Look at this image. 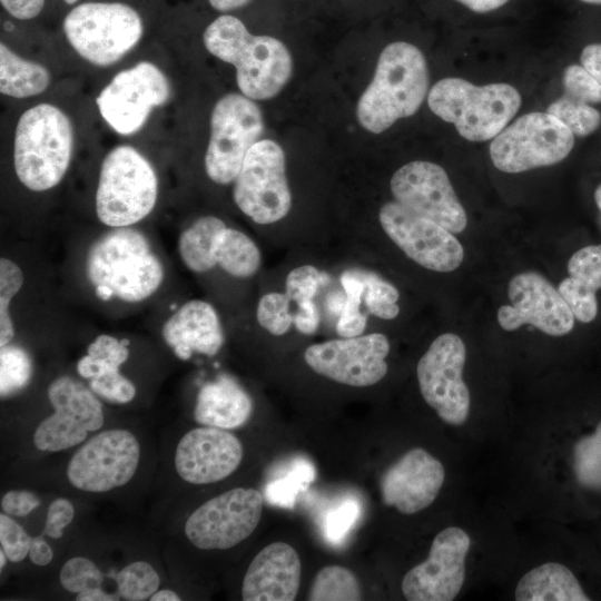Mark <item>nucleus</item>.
I'll return each mask as SVG.
<instances>
[{
    "label": "nucleus",
    "mask_w": 601,
    "mask_h": 601,
    "mask_svg": "<svg viewBox=\"0 0 601 601\" xmlns=\"http://www.w3.org/2000/svg\"><path fill=\"white\" fill-rule=\"evenodd\" d=\"M86 277L101 300L139 303L162 284L164 266L147 237L138 229L112 228L89 248Z\"/></svg>",
    "instance_id": "obj_1"
},
{
    "label": "nucleus",
    "mask_w": 601,
    "mask_h": 601,
    "mask_svg": "<svg viewBox=\"0 0 601 601\" xmlns=\"http://www.w3.org/2000/svg\"><path fill=\"white\" fill-rule=\"evenodd\" d=\"M206 49L236 69L242 93L264 100L276 96L292 75V57L286 46L269 36H254L236 17L223 14L205 29Z\"/></svg>",
    "instance_id": "obj_2"
},
{
    "label": "nucleus",
    "mask_w": 601,
    "mask_h": 601,
    "mask_svg": "<svg viewBox=\"0 0 601 601\" xmlns=\"http://www.w3.org/2000/svg\"><path fill=\"white\" fill-rule=\"evenodd\" d=\"M427 90L428 70L421 50L405 41L392 42L381 52L373 80L358 100L357 119L366 130L383 132L414 115Z\"/></svg>",
    "instance_id": "obj_3"
},
{
    "label": "nucleus",
    "mask_w": 601,
    "mask_h": 601,
    "mask_svg": "<svg viewBox=\"0 0 601 601\" xmlns=\"http://www.w3.org/2000/svg\"><path fill=\"white\" fill-rule=\"evenodd\" d=\"M73 150V128L58 107L40 104L19 118L13 141V166L20 183L46 191L65 177Z\"/></svg>",
    "instance_id": "obj_4"
},
{
    "label": "nucleus",
    "mask_w": 601,
    "mask_h": 601,
    "mask_svg": "<svg viewBox=\"0 0 601 601\" xmlns=\"http://www.w3.org/2000/svg\"><path fill=\"white\" fill-rule=\"evenodd\" d=\"M522 99L511 85L476 86L462 78H443L430 90L434 115L455 126L466 140L485 141L497 136L515 116Z\"/></svg>",
    "instance_id": "obj_5"
},
{
    "label": "nucleus",
    "mask_w": 601,
    "mask_h": 601,
    "mask_svg": "<svg viewBox=\"0 0 601 601\" xmlns=\"http://www.w3.org/2000/svg\"><path fill=\"white\" fill-rule=\"evenodd\" d=\"M158 197L150 162L131 146H117L104 158L96 191V214L104 225L129 227L147 217Z\"/></svg>",
    "instance_id": "obj_6"
},
{
    "label": "nucleus",
    "mask_w": 601,
    "mask_h": 601,
    "mask_svg": "<svg viewBox=\"0 0 601 601\" xmlns=\"http://www.w3.org/2000/svg\"><path fill=\"white\" fill-rule=\"evenodd\" d=\"M68 42L85 60L107 67L120 60L140 40L144 31L139 13L120 2H86L75 7L63 20Z\"/></svg>",
    "instance_id": "obj_7"
},
{
    "label": "nucleus",
    "mask_w": 601,
    "mask_h": 601,
    "mask_svg": "<svg viewBox=\"0 0 601 601\" xmlns=\"http://www.w3.org/2000/svg\"><path fill=\"white\" fill-rule=\"evenodd\" d=\"M573 146L574 135L558 118L533 111L494 137L490 156L495 168L515 174L560 162Z\"/></svg>",
    "instance_id": "obj_8"
},
{
    "label": "nucleus",
    "mask_w": 601,
    "mask_h": 601,
    "mask_svg": "<svg viewBox=\"0 0 601 601\" xmlns=\"http://www.w3.org/2000/svg\"><path fill=\"white\" fill-rule=\"evenodd\" d=\"M466 347L454 333L439 335L420 358L416 377L421 395L439 418L463 427L471 415V393L463 378Z\"/></svg>",
    "instance_id": "obj_9"
},
{
    "label": "nucleus",
    "mask_w": 601,
    "mask_h": 601,
    "mask_svg": "<svg viewBox=\"0 0 601 601\" xmlns=\"http://www.w3.org/2000/svg\"><path fill=\"white\" fill-rule=\"evenodd\" d=\"M264 131L260 109L248 97L228 93L215 105L205 155L207 176L216 184L235 181L248 150Z\"/></svg>",
    "instance_id": "obj_10"
},
{
    "label": "nucleus",
    "mask_w": 601,
    "mask_h": 601,
    "mask_svg": "<svg viewBox=\"0 0 601 601\" xmlns=\"http://www.w3.org/2000/svg\"><path fill=\"white\" fill-rule=\"evenodd\" d=\"M234 201L253 221L268 225L283 219L292 207L283 148L258 140L247 152L234 181Z\"/></svg>",
    "instance_id": "obj_11"
},
{
    "label": "nucleus",
    "mask_w": 601,
    "mask_h": 601,
    "mask_svg": "<svg viewBox=\"0 0 601 601\" xmlns=\"http://www.w3.org/2000/svg\"><path fill=\"white\" fill-rule=\"evenodd\" d=\"M263 509L264 497L258 490L231 489L197 508L185 523V534L197 549L227 550L255 531Z\"/></svg>",
    "instance_id": "obj_12"
},
{
    "label": "nucleus",
    "mask_w": 601,
    "mask_h": 601,
    "mask_svg": "<svg viewBox=\"0 0 601 601\" xmlns=\"http://www.w3.org/2000/svg\"><path fill=\"white\" fill-rule=\"evenodd\" d=\"M472 548L470 533L446 526L433 539L427 558L403 577L401 589L408 601H452L462 591Z\"/></svg>",
    "instance_id": "obj_13"
},
{
    "label": "nucleus",
    "mask_w": 601,
    "mask_h": 601,
    "mask_svg": "<svg viewBox=\"0 0 601 601\" xmlns=\"http://www.w3.org/2000/svg\"><path fill=\"white\" fill-rule=\"evenodd\" d=\"M170 96L167 77L154 63L141 61L118 72L100 91L96 104L105 121L120 135H132L155 107Z\"/></svg>",
    "instance_id": "obj_14"
},
{
    "label": "nucleus",
    "mask_w": 601,
    "mask_h": 601,
    "mask_svg": "<svg viewBox=\"0 0 601 601\" xmlns=\"http://www.w3.org/2000/svg\"><path fill=\"white\" fill-rule=\"evenodd\" d=\"M140 460L136 436L122 428L102 431L88 440L70 459L67 477L85 492L100 493L127 484Z\"/></svg>",
    "instance_id": "obj_15"
},
{
    "label": "nucleus",
    "mask_w": 601,
    "mask_h": 601,
    "mask_svg": "<svg viewBox=\"0 0 601 601\" xmlns=\"http://www.w3.org/2000/svg\"><path fill=\"white\" fill-rule=\"evenodd\" d=\"M47 395L55 412L35 431L33 443L38 450H67L83 442L90 432L102 427V405L95 393L79 381L60 376L49 385Z\"/></svg>",
    "instance_id": "obj_16"
},
{
    "label": "nucleus",
    "mask_w": 601,
    "mask_h": 601,
    "mask_svg": "<svg viewBox=\"0 0 601 601\" xmlns=\"http://www.w3.org/2000/svg\"><path fill=\"white\" fill-rule=\"evenodd\" d=\"M378 219L392 242L422 267L449 273L462 264L464 249L453 233L400 203L384 204Z\"/></svg>",
    "instance_id": "obj_17"
},
{
    "label": "nucleus",
    "mask_w": 601,
    "mask_h": 601,
    "mask_svg": "<svg viewBox=\"0 0 601 601\" xmlns=\"http://www.w3.org/2000/svg\"><path fill=\"white\" fill-rule=\"evenodd\" d=\"M390 342L384 334L329 339L308 346L304 358L317 374L334 382L365 387L384 378Z\"/></svg>",
    "instance_id": "obj_18"
},
{
    "label": "nucleus",
    "mask_w": 601,
    "mask_h": 601,
    "mask_svg": "<svg viewBox=\"0 0 601 601\" xmlns=\"http://www.w3.org/2000/svg\"><path fill=\"white\" fill-rule=\"evenodd\" d=\"M391 190L397 203L453 234L467 225L446 171L437 164L415 160L397 169L391 178Z\"/></svg>",
    "instance_id": "obj_19"
},
{
    "label": "nucleus",
    "mask_w": 601,
    "mask_h": 601,
    "mask_svg": "<svg viewBox=\"0 0 601 601\" xmlns=\"http://www.w3.org/2000/svg\"><path fill=\"white\" fill-rule=\"evenodd\" d=\"M511 305L497 309V322L505 331H515L530 324L539 331L562 336L574 326V316L568 304L549 280L535 272L513 276L508 286Z\"/></svg>",
    "instance_id": "obj_20"
},
{
    "label": "nucleus",
    "mask_w": 601,
    "mask_h": 601,
    "mask_svg": "<svg viewBox=\"0 0 601 601\" xmlns=\"http://www.w3.org/2000/svg\"><path fill=\"white\" fill-rule=\"evenodd\" d=\"M444 481L443 463L423 447H412L383 473L381 497L386 506L413 515L435 501Z\"/></svg>",
    "instance_id": "obj_21"
},
{
    "label": "nucleus",
    "mask_w": 601,
    "mask_h": 601,
    "mask_svg": "<svg viewBox=\"0 0 601 601\" xmlns=\"http://www.w3.org/2000/svg\"><path fill=\"white\" fill-rule=\"evenodd\" d=\"M243 454L240 441L225 428L196 427L178 442L175 469L180 479L188 483H215L237 470Z\"/></svg>",
    "instance_id": "obj_22"
},
{
    "label": "nucleus",
    "mask_w": 601,
    "mask_h": 601,
    "mask_svg": "<svg viewBox=\"0 0 601 601\" xmlns=\"http://www.w3.org/2000/svg\"><path fill=\"white\" fill-rule=\"evenodd\" d=\"M300 583V560L285 542L265 546L250 562L242 585L245 601H293Z\"/></svg>",
    "instance_id": "obj_23"
},
{
    "label": "nucleus",
    "mask_w": 601,
    "mask_h": 601,
    "mask_svg": "<svg viewBox=\"0 0 601 601\" xmlns=\"http://www.w3.org/2000/svg\"><path fill=\"white\" fill-rule=\"evenodd\" d=\"M161 335L175 355L187 361L194 353L216 355L224 333L216 309L207 302L191 299L180 306L164 324Z\"/></svg>",
    "instance_id": "obj_24"
},
{
    "label": "nucleus",
    "mask_w": 601,
    "mask_h": 601,
    "mask_svg": "<svg viewBox=\"0 0 601 601\" xmlns=\"http://www.w3.org/2000/svg\"><path fill=\"white\" fill-rule=\"evenodd\" d=\"M253 412L249 394L229 375H219L198 391L194 417L197 423L230 430L244 425Z\"/></svg>",
    "instance_id": "obj_25"
},
{
    "label": "nucleus",
    "mask_w": 601,
    "mask_h": 601,
    "mask_svg": "<svg viewBox=\"0 0 601 601\" xmlns=\"http://www.w3.org/2000/svg\"><path fill=\"white\" fill-rule=\"evenodd\" d=\"M518 601L590 600L573 572L560 562H545L529 570L514 589Z\"/></svg>",
    "instance_id": "obj_26"
},
{
    "label": "nucleus",
    "mask_w": 601,
    "mask_h": 601,
    "mask_svg": "<svg viewBox=\"0 0 601 601\" xmlns=\"http://www.w3.org/2000/svg\"><path fill=\"white\" fill-rule=\"evenodd\" d=\"M226 228L220 218L203 216L180 234L178 252L189 270L206 273L217 265V253Z\"/></svg>",
    "instance_id": "obj_27"
},
{
    "label": "nucleus",
    "mask_w": 601,
    "mask_h": 601,
    "mask_svg": "<svg viewBox=\"0 0 601 601\" xmlns=\"http://www.w3.org/2000/svg\"><path fill=\"white\" fill-rule=\"evenodd\" d=\"M50 83L46 67L26 60L0 43V91L13 98H28L43 92Z\"/></svg>",
    "instance_id": "obj_28"
},
{
    "label": "nucleus",
    "mask_w": 601,
    "mask_h": 601,
    "mask_svg": "<svg viewBox=\"0 0 601 601\" xmlns=\"http://www.w3.org/2000/svg\"><path fill=\"white\" fill-rule=\"evenodd\" d=\"M262 264V255L255 242L240 230L227 227L217 253V265L236 278L254 276Z\"/></svg>",
    "instance_id": "obj_29"
},
{
    "label": "nucleus",
    "mask_w": 601,
    "mask_h": 601,
    "mask_svg": "<svg viewBox=\"0 0 601 601\" xmlns=\"http://www.w3.org/2000/svg\"><path fill=\"white\" fill-rule=\"evenodd\" d=\"M128 339L108 334L98 335L87 347V354L77 363L78 374L91 380L109 370L120 368L128 359Z\"/></svg>",
    "instance_id": "obj_30"
},
{
    "label": "nucleus",
    "mask_w": 601,
    "mask_h": 601,
    "mask_svg": "<svg viewBox=\"0 0 601 601\" xmlns=\"http://www.w3.org/2000/svg\"><path fill=\"white\" fill-rule=\"evenodd\" d=\"M362 599L361 584L356 575L341 565L321 569L308 592L312 601H357Z\"/></svg>",
    "instance_id": "obj_31"
},
{
    "label": "nucleus",
    "mask_w": 601,
    "mask_h": 601,
    "mask_svg": "<svg viewBox=\"0 0 601 601\" xmlns=\"http://www.w3.org/2000/svg\"><path fill=\"white\" fill-rule=\"evenodd\" d=\"M571 467L579 485L601 491V422L574 443Z\"/></svg>",
    "instance_id": "obj_32"
},
{
    "label": "nucleus",
    "mask_w": 601,
    "mask_h": 601,
    "mask_svg": "<svg viewBox=\"0 0 601 601\" xmlns=\"http://www.w3.org/2000/svg\"><path fill=\"white\" fill-rule=\"evenodd\" d=\"M347 272L362 283L368 313L382 319H393L398 315L400 294L394 285L371 270L351 268Z\"/></svg>",
    "instance_id": "obj_33"
},
{
    "label": "nucleus",
    "mask_w": 601,
    "mask_h": 601,
    "mask_svg": "<svg viewBox=\"0 0 601 601\" xmlns=\"http://www.w3.org/2000/svg\"><path fill=\"white\" fill-rule=\"evenodd\" d=\"M117 594L127 601H144L158 590L160 578L146 561H135L122 568L115 577Z\"/></svg>",
    "instance_id": "obj_34"
},
{
    "label": "nucleus",
    "mask_w": 601,
    "mask_h": 601,
    "mask_svg": "<svg viewBox=\"0 0 601 601\" xmlns=\"http://www.w3.org/2000/svg\"><path fill=\"white\" fill-rule=\"evenodd\" d=\"M339 280L345 290V299L336 323V332L341 337L359 336L367 323L366 315L359 309L364 287L347 269L342 273Z\"/></svg>",
    "instance_id": "obj_35"
},
{
    "label": "nucleus",
    "mask_w": 601,
    "mask_h": 601,
    "mask_svg": "<svg viewBox=\"0 0 601 601\" xmlns=\"http://www.w3.org/2000/svg\"><path fill=\"white\" fill-rule=\"evenodd\" d=\"M548 112L577 136H588L601 124V115L595 108L565 95L552 102L548 107Z\"/></svg>",
    "instance_id": "obj_36"
},
{
    "label": "nucleus",
    "mask_w": 601,
    "mask_h": 601,
    "mask_svg": "<svg viewBox=\"0 0 601 601\" xmlns=\"http://www.w3.org/2000/svg\"><path fill=\"white\" fill-rule=\"evenodd\" d=\"M29 354L18 345H6L0 351V394L9 396L22 390L31 380Z\"/></svg>",
    "instance_id": "obj_37"
},
{
    "label": "nucleus",
    "mask_w": 601,
    "mask_h": 601,
    "mask_svg": "<svg viewBox=\"0 0 601 601\" xmlns=\"http://www.w3.org/2000/svg\"><path fill=\"white\" fill-rule=\"evenodd\" d=\"M23 285V273L12 260L0 258V347L8 345L14 336V325L10 316L11 299Z\"/></svg>",
    "instance_id": "obj_38"
},
{
    "label": "nucleus",
    "mask_w": 601,
    "mask_h": 601,
    "mask_svg": "<svg viewBox=\"0 0 601 601\" xmlns=\"http://www.w3.org/2000/svg\"><path fill=\"white\" fill-rule=\"evenodd\" d=\"M290 299L278 292L267 293L259 299L256 309L258 324L275 336L286 334L293 324Z\"/></svg>",
    "instance_id": "obj_39"
},
{
    "label": "nucleus",
    "mask_w": 601,
    "mask_h": 601,
    "mask_svg": "<svg viewBox=\"0 0 601 601\" xmlns=\"http://www.w3.org/2000/svg\"><path fill=\"white\" fill-rule=\"evenodd\" d=\"M575 319L581 323L592 322L598 314L597 289L584 282L569 276L558 288Z\"/></svg>",
    "instance_id": "obj_40"
},
{
    "label": "nucleus",
    "mask_w": 601,
    "mask_h": 601,
    "mask_svg": "<svg viewBox=\"0 0 601 601\" xmlns=\"http://www.w3.org/2000/svg\"><path fill=\"white\" fill-rule=\"evenodd\" d=\"M102 573L89 559L75 556L61 568L59 580L65 590L78 594L88 589L100 588Z\"/></svg>",
    "instance_id": "obj_41"
},
{
    "label": "nucleus",
    "mask_w": 601,
    "mask_h": 601,
    "mask_svg": "<svg viewBox=\"0 0 601 601\" xmlns=\"http://www.w3.org/2000/svg\"><path fill=\"white\" fill-rule=\"evenodd\" d=\"M329 282L327 273L318 270L313 265H303L292 269L285 282V294L296 304L312 300L319 286Z\"/></svg>",
    "instance_id": "obj_42"
},
{
    "label": "nucleus",
    "mask_w": 601,
    "mask_h": 601,
    "mask_svg": "<svg viewBox=\"0 0 601 601\" xmlns=\"http://www.w3.org/2000/svg\"><path fill=\"white\" fill-rule=\"evenodd\" d=\"M565 96L587 104L601 102V83L582 66L570 65L563 72Z\"/></svg>",
    "instance_id": "obj_43"
},
{
    "label": "nucleus",
    "mask_w": 601,
    "mask_h": 601,
    "mask_svg": "<svg viewBox=\"0 0 601 601\" xmlns=\"http://www.w3.org/2000/svg\"><path fill=\"white\" fill-rule=\"evenodd\" d=\"M90 390L108 402L125 404L134 400L135 385L119 370H109L89 380Z\"/></svg>",
    "instance_id": "obj_44"
},
{
    "label": "nucleus",
    "mask_w": 601,
    "mask_h": 601,
    "mask_svg": "<svg viewBox=\"0 0 601 601\" xmlns=\"http://www.w3.org/2000/svg\"><path fill=\"white\" fill-rule=\"evenodd\" d=\"M569 276L595 289L601 288V245H590L577 250L568 263Z\"/></svg>",
    "instance_id": "obj_45"
},
{
    "label": "nucleus",
    "mask_w": 601,
    "mask_h": 601,
    "mask_svg": "<svg viewBox=\"0 0 601 601\" xmlns=\"http://www.w3.org/2000/svg\"><path fill=\"white\" fill-rule=\"evenodd\" d=\"M314 476V471L307 464H298L295 470L283 480L272 482L266 495L270 503L283 506H292L295 494L302 484H307Z\"/></svg>",
    "instance_id": "obj_46"
},
{
    "label": "nucleus",
    "mask_w": 601,
    "mask_h": 601,
    "mask_svg": "<svg viewBox=\"0 0 601 601\" xmlns=\"http://www.w3.org/2000/svg\"><path fill=\"white\" fill-rule=\"evenodd\" d=\"M0 542L7 558L20 562L29 554L32 538L13 519L0 514Z\"/></svg>",
    "instance_id": "obj_47"
},
{
    "label": "nucleus",
    "mask_w": 601,
    "mask_h": 601,
    "mask_svg": "<svg viewBox=\"0 0 601 601\" xmlns=\"http://www.w3.org/2000/svg\"><path fill=\"white\" fill-rule=\"evenodd\" d=\"M359 514V505L354 500L345 501L337 509H334L326 520L325 532L332 542L343 539L352 528Z\"/></svg>",
    "instance_id": "obj_48"
},
{
    "label": "nucleus",
    "mask_w": 601,
    "mask_h": 601,
    "mask_svg": "<svg viewBox=\"0 0 601 601\" xmlns=\"http://www.w3.org/2000/svg\"><path fill=\"white\" fill-rule=\"evenodd\" d=\"M75 518V509L70 501L63 497L56 499L48 508L43 533L52 539L63 535V529Z\"/></svg>",
    "instance_id": "obj_49"
},
{
    "label": "nucleus",
    "mask_w": 601,
    "mask_h": 601,
    "mask_svg": "<svg viewBox=\"0 0 601 601\" xmlns=\"http://www.w3.org/2000/svg\"><path fill=\"white\" fill-rule=\"evenodd\" d=\"M40 497L30 491H8L1 499V509L9 515L24 516L40 505Z\"/></svg>",
    "instance_id": "obj_50"
},
{
    "label": "nucleus",
    "mask_w": 601,
    "mask_h": 601,
    "mask_svg": "<svg viewBox=\"0 0 601 601\" xmlns=\"http://www.w3.org/2000/svg\"><path fill=\"white\" fill-rule=\"evenodd\" d=\"M297 309L293 313V324L304 335L314 334L319 325V313L314 300H304L296 304Z\"/></svg>",
    "instance_id": "obj_51"
},
{
    "label": "nucleus",
    "mask_w": 601,
    "mask_h": 601,
    "mask_svg": "<svg viewBox=\"0 0 601 601\" xmlns=\"http://www.w3.org/2000/svg\"><path fill=\"white\" fill-rule=\"evenodd\" d=\"M7 12L19 20H30L37 17L45 4V0H0Z\"/></svg>",
    "instance_id": "obj_52"
},
{
    "label": "nucleus",
    "mask_w": 601,
    "mask_h": 601,
    "mask_svg": "<svg viewBox=\"0 0 601 601\" xmlns=\"http://www.w3.org/2000/svg\"><path fill=\"white\" fill-rule=\"evenodd\" d=\"M580 60L581 65L601 83V43L585 46Z\"/></svg>",
    "instance_id": "obj_53"
},
{
    "label": "nucleus",
    "mask_w": 601,
    "mask_h": 601,
    "mask_svg": "<svg viewBox=\"0 0 601 601\" xmlns=\"http://www.w3.org/2000/svg\"><path fill=\"white\" fill-rule=\"evenodd\" d=\"M29 558L36 565L43 566L51 562L53 552L42 536H36L32 538Z\"/></svg>",
    "instance_id": "obj_54"
},
{
    "label": "nucleus",
    "mask_w": 601,
    "mask_h": 601,
    "mask_svg": "<svg viewBox=\"0 0 601 601\" xmlns=\"http://www.w3.org/2000/svg\"><path fill=\"white\" fill-rule=\"evenodd\" d=\"M460 4L464 6L469 10L476 13H487L495 11L511 0H455Z\"/></svg>",
    "instance_id": "obj_55"
},
{
    "label": "nucleus",
    "mask_w": 601,
    "mask_h": 601,
    "mask_svg": "<svg viewBox=\"0 0 601 601\" xmlns=\"http://www.w3.org/2000/svg\"><path fill=\"white\" fill-rule=\"evenodd\" d=\"M120 598L117 593H107L101 588L85 590L79 592L76 597L77 601H117Z\"/></svg>",
    "instance_id": "obj_56"
},
{
    "label": "nucleus",
    "mask_w": 601,
    "mask_h": 601,
    "mask_svg": "<svg viewBox=\"0 0 601 601\" xmlns=\"http://www.w3.org/2000/svg\"><path fill=\"white\" fill-rule=\"evenodd\" d=\"M210 6L218 11H231L237 8L244 7L250 0H208Z\"/></svg>",
    "instance_id": "obj_57"
},
{
    "label": "nucleus",
    "mask_w": 601,
    "mask_h": 601,
    "mask_svg": "<svg viewBox=\"0 0 601 601\" xmlns=\"http://www.w3.org/2000/svg\"><path fill=\"white\" fill-rule=\"evenodd\" d=\"M151 601H179L180 598L176 592L169 589H162L159 591H156L150 599Z\"/></svg>",
    "instance_id": "obj_58"
},
{
    "label": "nucleus",
    "mask_w": 601,
    "mask_h": 601,
    "mask_svg": "<svg viewBox=\"0 0 601 601\" xmlns=\"http://www.w3.org/2000/svg\"><path fill=\"white\" fill-rule=\"evenodd\" d=\"M594 200L598 208L601 210V185H599L594 191Z\"/></svg>",
    "instance_id": "obj_59"
},
{
    "label": "nucleus",
    "mask_w": 601,
    "mask_h": 601,
    "mask_svg": "<svg viewBox=\"0 0 601 601\" xmlns=\"http://www.w3.org/2000/svg\"><path fill=\"white\" fill-rule=\"evenodd\" d=\"M7 559L8 558H7L3 549H1V551H0V569L4 568V565L7 564Z\"/></svg>",
    "instance_id": "obj_60"
},
{
    "label": "nucleus",
    "mask_w": 601,
    "mask_h": 601,
    "mask_svg": "<svg viewBox=\"0 0 601 601\" xmlns=\"http://www.w3.org/2000/svg\"><path fill=\"white\" fill-rule=\"evenodd\" d=\"M584 3H588V4H597V6H601V0H580Z\"/></svg>",
    "instance_id": "obj_61"
},
{
    "label": "nucleus",
    "mask_w": 601,
    "mask_h": 601,
    "mask_svg": "<svg viewBox=\"0 0 601 601\" xmlns=\"http://www.w3.org/2000/svg\"><path fill=\"white\" fill-rule=\"evenodd\" d=\"M67 4H73L76 3L78 0H63Z\"/></svg>",
    "instance_id": "obj_62"
}]
</instances>
